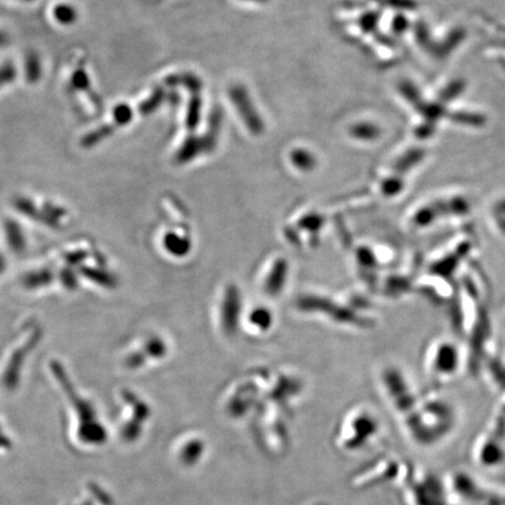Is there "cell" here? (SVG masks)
<instances>
[{"instance_id":"6da1fadb","label":"cell","mask_w":505,"mask_h":505,"mask_svg":"<svg viewBox=\"0 0 505 505\" xmlns=\"http://www.w3.org/2000/svg\"><path fill=\"white\" fill-rule=\"evenodd\" d=\"M461 364L459 347L452 340H438L428 351L427 368L429 375L438 380L452 378Z\"/></svg>"},{"instance_id":"7a4b0ae2","label":"cell","mask_w":505,"mask_h":505,"mask_svg":"<svg viewBox=\"0 0 505 505\" xmlns=\"http://www.w3.org/2000/svg\"><path fill=\"white\" fill-rule=\"evenodd\" d=\"M69 85L73 92H90V80H89L88 73L85 71V64L83 62L76 64V67L71 73Z\"/></svg>"},{"instance_id":"3957f363","label":"cell","mask_w":505,"mask_h":505,"mask_svg":"<svg viewBox=\"0 0 505 505\" xmlns=\"http://www.w3.org/2000/svg\"><path fill=\"white\" fill-rule=\"evenodd\" d=\"M5 230L8 237V246H11L13 251H22L25 247V239L22 235V230L13 220H8L5 223Z\"/></svg>"},{"instance_id":"277c9868","label":"cell","mask_w":505,"mask_h":505,"mask_svg":"<svg viewBox=\"0 0 505 505\" xmlns=\"http://www.w3.org/2000/svg\"><path fill=\"white\" fill-rule=\"evenodd\" d=\"M43 75V67L40 62L39 55L36 53H29L25 60V78L29 83H36L39 81Z\"/></svg>"},{"instance_id":"5b68a950","label":"cell","mask_w":505,"mask_h":505,"mask_svg":"<svg viewBox=\"0 0 505 505\" xmlns=\"http://www.w3.org/2000/svg\"><path fill=\"white\" fill-rule=\"evenodd\" d=\"M53 17L61 25H71L78 20V11L68 4H59L53 8Z\"/></svg>"},{"instance_id":"8992f818","label":"cell","mask_w":505,"mask_h":505,"mask_svg":"<svg viewBox=\"0 0 505 505\" xmlns=\"http://www.w3.org/2000/svg\"><path fill=\"white\" fill-rule=\"evenodd\" d=\"M111 132H113V127L110 125H102V127H97L82 138V146H85V148L95 146L99 144V141H102L104 138L108 137Z\"/></svg>"},{"instance_id":"52a82bcc","label":"cell","mask_w":505,"mask_h":505,"mask_svg":"<svg viewBox=\"0 0 505 505\" xmlns=\"http://www.w3.org/2000/svg\"><path fill=\"white\" fill-rule=\"evenodd\" d=\"M50 281H52V274L48 270H40L38 272L27 274L24 279L26 288H39L50 284Z\"/></svg>"},{"instance_id":"ba28073f","label":"cell","mask_w":505,"mask_h":505,"mask_svg":"<svg viewBox=\"0 0 505 505\" xmlns=\"http://www.w3.org/2000/svg\"><path fill=\"white\" fill-rule=\"evenodd\" d=\"M85 274L88 276L89 279H92V281H95L96 283H99L101 286H113L115 284L113 276L109 275L108 272H99L96 269H87Z\"/></svg>"},{"instance_id":"9c48e42d","label":"cell","mask_w":505,"mask_h":505,"mask_svg":"<svg viewBox=\"0 0 505 505\" xmlns=\"http://www.w3.org/2000/svg\"><path fill=\"white\" fill-rule=\"evenodd\" d=\"M17 78V69L12 62H5L0 67V88L15 81Z\"/></svg>"},{"instance_id":"30bf717a","label":"cell","mask_w":505,"mask_h":505,"mask_svg":"<svg viewBox=\"0 0 505 505\" xmlns=\"http://www.w3.org/2000/svg\"><path fill=\"white\" fill-rule=\"evenodd\" d=\"M131 111L127 106L120 104L117 106L113 110V120L117 125H123V124L127 123L130 120Z\"/></svg>"},{"instance_id":"8fae6325","label":"cell","mask_w":505,"mask_h":505,"mask_svg":"<svg viewBox=\"0 0 505 505\" xmlns=\"http://www.w3.org/2000/svg\"><path fill=\"white\" fill-rule=\"evenodd\" d=\"M4 260H3V258L0 256V272H3V269H4Z\"/></svg>"},{"instance_id":"7c38bea8","label":"cell","mask_w":505,"mask_h":505,"mask_svg":"<svg viewBox=\"0 0 505 505\" xmlns=\"http://www.w3.org/2000/svg\"><path fill=\"white\" fill-rule=\"evenodd\" d=\"M26 1H29V0H26Z\"/></svg>"}]
</instances>
